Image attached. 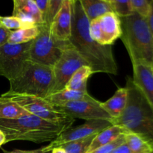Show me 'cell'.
Masks as SVG:
<instances>
[{
  "mask_svg": "<svg viewBox=\"0 0 153 153\" xmlns=\"http://www.w3.org/2000/svg\"><path fill=\"white\" fill-rule=\"evenodd\" d=\"M51 152L52 153H67L65 152V150L61 147V146L55 147L54 149H52V150L51 151Z\"/></svg>",
  "mask_w": 153,
  "mask_h": 153,
  "instance_id": "d590c367",
  "label": "cell"
},
{
  "mask_svg": "<svg viewBox=\"0 0 153 153\" xmlns=\"http://www.w3.org/2000/svg\"><path fill=\"white\" fill-rule=\"evenodd\" d=\"M9 82V94L45 99L49 95L53 84L52 67L28 61L21 74Z\"/></svg>",
  "mask_w": 153,
  "mask_h": 153,
  "instance_id": "5b68a950",
  "label": "cell"
},
{
  "mask_svg": "<svg viewBox=\"0 0 153 153\" xmlns=\"http://www.w3.org/2000/svg\"><path fill=\"white\" fill-rule=\"evenodd\" d=\"M63 0H49V7L46 16L43 19V24L50 27L54 18L61 8Z\"/></svg>",
  "mask_w": 153,
  "mask_h": 153,
  "instance_id": "4316f807",
  "label": "cell"
},
{
  "mask_svg": "<svg viewBox=\"0 0 153 153\" xmlns=\"http://www.w3.org/2000/svg\"><path fill=\"white\" fill-rule=\"evenodd\" d=\"M83 66H88V63L73 46L66 49L52 67L53 84L49 95L65 89L75 72Z\"/></svg>",
  "mask_w": 153,
  "mask_h": 153,
  "instance_id": "9c48e42d",
  "label": "cell"
},
{
  "mask_svg": "<svg viewBox=\"0 0 153 153\" xmlns=\"http://www.w3.org/2000/svg\"><path fill=\"white\" fill-rule=\"evenodd\" d=\"M146 21H147L148 26H149L153 37V0H151L150 1V12H149L148 17L146 18Z\"/></svg>",
  "mask_w": 153,
  "mask_h": 153,
  "instance_id": "d6a6232c",
  "label": "cell"
},
{
  "mask_svg": "<svg viewBox=\"0 0 153 153\" xmlns=\"http://www.w3.org/2000/svg\"><path fill=\"white\" fill-rule=\"evenodd\" d=\"M90 35L102 46H112L122 34L120 18L109 12L90 22Z\"/></svg>",
  "mask_w": 153,
  "mask_h": 153,
  "instance_id": "30bf717a",
  "label": "cell"
},
{
  "mask_svg": "<svg viewBox=\"0 0 153 153\" xmlns=\"http://www.w3.org/2000/svg\"><path fill=\"white\" fill-rule=\"evenodd\" d=\"M150 1L149 0H131L134 13L146 19L150 12Z\"/></svg>",
  "mask_w": 153,
  "mask_h": 153,
  "instance_id": "83f0119b",
  "label": "cell"
},
{
  "mask_svg": "<svg viewBox=\"0 0 153 153\" xmlns=\"http://www.w3.org/2000/svg\"><path fill=\"white\" fill-rule=\"evenodd\" d=\"M134 85L140 91L153 108V71L151 64L145 61L132 63Z\"/></svg>",
  "mask_w": 153,
  "mask_h": 153,
  "instance_id": "5bb4252c",
  "label": "cell"
},
{
  "mask_svg": "<svg viewBox=\"0 0 153 153\" xmlns=\"http://www.w3.org/2000/svg\"><path fill=\"white\" fill-rule=\"evenodd\" d=\"M151 67H152V71H153V58H152V62H151Z\"/></svg>",
  "mask_w": 153,
  "mask_h": 153,
  "instance_id": "8d00e7d4",
  "label": "cell"
},
{
  "mask_svg": "<svg viewBox=\"0 0 153 153\" xmlns=\"http://www.w3.org/2000/svg\"><path fill=\"white\" fill-rule=\"evenodd\" d=\"M31 42L22 44L5 43L0 46V76L10 82L21 74L30 61Z\"/></svg>",
  "mask_w": 153,
  "mask_h": 153,
  "instance_id": "ba28073f",
  "label": "cell"
},
{
  "mask_svg": "<svg viewBox=\"0 0 153 153\" xmlns=\"http://www.w3.org/2000/svg\"><path fill=\"white\" fill-rule=\"evenodd\" d=\"M85 14L91 21L109 13L113 12L108 0H79Z\"/></svg>",
  "mask_w": 153,
  "mask_h": 153,
  "instance_id": "d6986e66",
  "label": "cell"
},
{
  "mask_svg": "<svg viewBox=\"0 0 153 153\" xmlns=\"http://www.w3.org/2000/svg\"><path fill=\"white\" fill-rule=\"evenodd\" d=\"M96 134L61 145L67 153H87Z\"/></svg>",
  "mask_w": 153,
  "mask_h": 153,
  "instance_id": "cb8c5ba5",
  "label": "cell"
},
{
  "mask_svg": "<svg viewBox=\"0 0 153 153\" xmlns=\"http://www.w3.org/2000/svg\"><path fill=\"white\" fill-rule=\"evenodd\" d=\"M72 47L68 41H62L52 34L49 26L39 25V33L32 40L30 48V61L36 64L53 67L63 52Z\"/></svg>",
  "mask_w": 153,
  "mask_h": 153,
  "instance_id": "8992f818",
  "label": "cell"
},
{
  "mask_svg": "<svg viewBox=\"0 0 153 153\" xmlns=\"http://www.w3.org/2000/svg\"><path fill=\"white\" fill-rule=\"evenodd\" d=\"M111 126H112L111 123L103 120L86 121L85 123L79 126L74 128L70 127L64 130L57 137V138L51 141V143L46 146V148L49 152H51L55 147H58L64 143L98 134Z\"/></svg>",
  "mask_w": 153,
  "mask_h": 153,
  "instance_id": "7c38bea8",
  "label": "cell"
},
{
  "mask_svg": "<svg viewBox=\"0 0 153 153\" xmlns=\"http://www.w3.org/2000/svg\"><path fill=\"white\" fill-rule=\"evenodd\" d=\"M120 39L132 63L145 61L151 64L153 58V37L146 19L134 13L120 18Z\"/></svg>",
  "mask_w": 153,
  "mask_h": 153,
  "instance_id": "277c9868",
  "label": "cell"
},
{
  "mask_svg": "<svg viewBox=\"0 0 153 153\" xmlns=\"http://www.w3.org/2000/svg\"><path fill=\"white\" fill-rule=\"evenodd\" d=\"M128 100V90L119 88L115 94L107 101L102 102L101 105L113 119L119 117L125 109Z\"/></svg>",
  "mask_w": 153,
  "mask_h": 153,
  "instance_id": "2e32d148",
  "label": "cell"
},
{
  "mask_svg": "<svg viewBox=\"0 0 153 153\" xmlns=\"http://www.w3.org/2000/svg\"><path fill=\"white\" fill-rule=\"evenodd\" d=\"M111 153H132V152L130 150L126 143H124L121 144L120 146H118V147H117Z\"/></svg>",
  "mask_w": 153,
  "mask_h": 153,
  "instance_id": "836d02e7",
  "label": "cell"
},
{
  "mask_svg": "<svg viewBox=\"0 0 153 153\" xmlns=\"http://www.w3.org/2000/svg\"><path fill=\"white\" fill-rule=\"evenodd\" d=\"M1 97L9 99L15 102L30 114L34 115L50 122L67 123L75 121L73 118L55 110L53 105L46 101L45 99L33 96L9 94L7 92L1 94Z\"/></svg>",
  "mask_w": 153,
  "mask_h": 153,
  "instance_id": "52a82bcc",
  "label": "cell"
},
{
  "mask_svg": "<svg viewBox=\"0 0 153 153\" xmlns=\"http://www.w3.org/2000/svg\"><path fill=\"white\" fill-rule=\"evenodd\" d=\"M39 33V25H31L21 29L12 31L7 43L10 44H22L31 42L36 38Z\"/></svg>",
  "mask_w": 153,
  "mask_h": 153,
  "instance_id": "603a6c76",
  "label": "cell"
},
{
  "mask_svg": "<svg viewBox=\"0 0 153 153\" xmlns=\"http://www.w3.org/2000/svg\"><path fill=\"white\" fill-rule=\"evenodd\" d=\"M90 21L79 0L73 1V25L69 42L88 63L93 73L118 74L112 46L99 44L90 35Z\"/></svg>",
  "mask_w": 153,
  "mask_h": 153,
  "instance_id": "6da1fadb",
  "label": "cell"
},
{
  "mask_svg": "<svg viewBox=\"0 0 153 153\" xmlns=\"http://www.w3.org/2000/svg\"><path fill=\"white\" fill-rule=\"evenodd\" d=\"M125 139L126 143L132 153H153V143L142 136L128 133Z\"/></svg>",
  "mask_w": 153,
  "mask_h": 153,
  "instance_id": "7402d4cb",
  "label": "cell"
},
{
  "mask_svg": "<svg viewBox=\"0 0 153 153\" xmlns=\"http://www.w3.org/2000/svg\"><path fill=\"white\" fill-rule=\"evenodd\" d=\"M128 133V131L123 127L116 125L111 126L96 134L87 153L92 152L94 149L106 144H108L117 139L122 134H126Z\"/></svg>",
  "mask_w": 153,
  "mask_h": 153,
  "instance_id": "ac0fdd59",
  "label": "cell"
},
{
  "mask_svg": "<svg viewBox=\"0 0 153 153\" xmlns=\"http://www.w3.org/2000/svg\"><path fill=\"white\" fill-rule=\"evenodd\" d=\"M30 114L16 102L0 97V119H16Z\"/></svg>",
  "mask_w": 153,
  "mask_h": 153,
  "instance_id": "44dd1931",
  "label": "cell"
},
{
  "mask_svg": "<svg viewBox=\"0 0 153 153\" xmlns=\"http://www.w3.org/2000/svg\"><path fill=\"white\" fill-rule=\"evenodd\" d=\"M108 1L112 11L117 15L120 18L126 17L134 13L131 7V0H124V1L108 0Z\"/></svg>",
  "mask_w": 153,
  "mask_h": 153,
  "instance_id": "d4e9b609",
  "label": "cell"
},
{
  "mask_svg": "<svg viewBox=\"0 0 153 153\" xmlns=\"http://www.w3.org/2000/svg\"><path fill=\"white\" fill-rule=\"evenodd\" d=\"M12 16L29 25H43L42 15L34 0H14Z\"/></svg>",
  "mask_w": 153,
  "mask_h": 153,
  "instance_id": "9a60e30c",
  "label": "cell"
},
{
  "mask_svg": "<svg viewBox=\"0 0 153 153\" xmlns=\"http://www.w3.org/2000/svg\"><path fill=\"white\" fill-rule=\"evenodd\" d=\"M11 31H9V30L0 27V46L7 43V39H8Z\"/></svg>",
  "mask_w": 153,
  "mask_h": 153,
  "instance_id": "1f68e13d",
  "label": "cell"
},
{
  "mask_svg": "<svg viewBox=\"0 0 153 153\" xmlns=\"http://www.w3.org/2000/svg\"><path fill=\"white\" fill-rule=\"evenodd\" d=\"M45 100L54 105H60L76 101L93 102L95 101L96 99L91 97L88 92H80L64 89L59 92L48 96L45 98Z\"/></svg>",
  "mask_w": 153,
  "mask_h": 153,
  "instance_id": "e0dca14e",
  "label": "cell"
},
{
  "mask_svg": "<svg viewBox=\"0 0 153 153\" xmlns=\"http://www.w3.org/2000/svg\"><path fill=\"white\" fill-rule=\"evenodd\" d=\"M31 26L13 16H0V27L9 31H16L21 28Z\"/></svg>",
  "mask_w": 153,
  "mask_h": 153,
  "instance_id": "484cf974",
  "label": "cell"
},
{
  "mask_svg": "<svg viewBox=\"0 0 153 153\" xmlns=\"http://www.w3.org/2000/svg\"><path fill=\"white\" fill-rule=\"evenodd\" d=\"M49 152L46 146H43L37 149H31V150H20V149H15V150L6 153H48Z\"/></svg>",
  "mask_w": 153,
  "mask_h": 153,
  "instance_id": "4dcf8cb0",
  "label": "cell"
},
{
  "mask_svg": "<svg viewBox=\"0 0 153 153\" xmlns=\"http://www.w3.org/2000/svg\"><path fill=\"white\" fill-rule=\"evenodd\" d=\"M34 1H35V4H37L39 11L41 13L43 20L45 16H46V11L48 10V7H49V0H34Z\"/></svg>",
  "mask_w": 153,
  "mask_h": 153,
  "instance_id": "f546056e",
  "label": "cell"
},
{
  "mask_svg": "<svg viewBox=\"0 0 153 153\" xmlns=\"http://www.w3.org/2000/svg\"><path fill=\"white\" fill-rule=\"evenodd\" d=\"M94 74L89 66H83L75 72L70 79L65 89L71 91L88 92V80L90 76Z\"/></svg>",
  "mask_w": 153,
  "mask_h": 153,
  "instance_id": "ffe728a7",
  "label": "cell"
},
{
  "mask_svg": "<svg viewBox=\"0 0 153 153\" xmlns=\"http://www.w3.org/2000/svg\"><path fill=\"white\" fill-rule=\"evenodd\" d=\"M7 143V140H6V136L4 134L1 130H0V147H1L2 145Z\"/></svg>",
  "mask_w": 153,
  "mask_h": 153,
  "instance_id": "e575fe53",
  "label": "cell"
},
{
  "mask_svg": "<svg viewBox=\"0 0 153 153\" xmlns=\"http://www.w3.org/2000/svg\"><path fill=\"white\" fill-rule=\"evenodd\" d=\"M73 123H56L32 114L16 119H0V130L6 136L7 143L13 140H28L36 143L52 141Z\"/></svg>",
  "mask_w": 153,
  "mask_h": 153,
  "instance_id": "7a4b0ae2",
  "label": "cell"
},
{
  "mask_svg": "<svg viewBox=\"0 0 153 153\" xmlns=\"http://www.w3.org/2000/svg\"><path fill=\"white\" fill-rule=\"evenodd\" d=\"M55 110L67 116L76 119L85 120L86 121L103 120L111 122L113 118L102 107L101 102L76 101L60 105H54Z\"/></svg>",
  "mask_w": 153,
  "mask_h": 153,
  "instance_id": "8fae6325",
  "label": "cell"
},
{
  "mask_svg": "<svg viewBox=\"0 0 153 153\" xmlns=\"http://www.w3.org/2000/svg\"><path fill=\"white\" fill-rule=\"evenodd\" d=\"M126 88L128 100L125 109L119 117L111 120L128 133L139 134L153 143V108L140 90L134 85L132 78H126Z\"/></svg>",
  "mask_w": 153,
  "mask_h": 153,
  "instance_id": "3957f363",
  "label": "cell"
},
{
  "mask_svg": "<svg viewBox=\"0 0 153 153\" xmlns=\"http://www.w3.org/2000/svg\"><path fill=\"white\" fill-rule=\"evenodd\" d=\"M73 1V0H63L61 8L49 27L52 35L59 40L68 41L71 36Z\"/></svg>",
  "mask_w": 153,
  "mask_h": 153,
  "instance_id": "4fadbf2b",
  "label": "cell"
},
{
  "mask_svg": "<svg viewBox=\"0 0 153 153\" xmlns=\"http://www.w3.org/2000/svg\"><path fill=\"white\" fill-rule=\"evenodd\" d=\"M125 136L126 134H122V135L120 136L117 139L114 140L111 143L101 146V147L97 148V149H94L92 152L88 153H111L117 147L120 146L123 143H126Z\"/></svg>",
  "mask_w": 153,
  "mask_h": 153,
  "instance_id": "f1b7e54d",
  "label": "cell"
}]
</instances>
